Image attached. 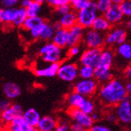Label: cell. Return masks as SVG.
Instances as JSON below:
<instances>
[{
	"mask_svg": "<svg viewBox=\"0 0 131 131\" xmlns=\"http://www.w3.org/2000/svg\"><path fill=\"white\" fill-rule=\"evenodd\" d=\"M97 94L101 102L108 107H116L129 96L126 84L116 78L101 84L97 90Z\"/></svg>",
	"mask_w": 131,
	"mask_h": 131,
	"instance_id": "6da1fadb",
	"label": "cell"
},
{
	"mask_svg": "<svg viewBox=\"0 0 131 131\" xmlns=\"http://www.w3.org/2000/svg\"><path fill=\"white\" fill-rule=\"evenodd\" d=\"M115 60V53L110 48H103L95 70L94 78L99 82L103 84L109 82L113 78L112 67Z\"/></svg>",
	"mask_w": 131,
	"mask_h": 131,
	"instance_id": "7a4b0ae2",
	"label": "cell"
},
{
	"mask_svg": "<svg viewBox=\"0 0 131 131\" xmlns=\"http://www.w3.org/2000/svg\"><path fill=\"white\" fill-rule=\"evenodd\" d=\"M63 49L50 41L46 42L39 48L38 54L46 63H61L64 58Z\"/></svg>",
	"mask_w": 131,
	"mask_h": 131,
	"instance_id": "3957f363",
	"label": "cell"
},
{
	"mask_svg": "<svg viewBox=\"0 0 131 131\" xmlns=\"http://www.w3.org/2000/svg\"><path fill=\"white\" fill-rule=\"evenodd\" d=\"M78 24L82 26L84 29H90L98 16V10L94 0H90L89 4L85 8L77 11Z\"/></svg>",
	"mask_w": 131,
	"mask_h": 131,
	"instance_id": "277c9868",
	"label": "cell"
},
{
	"mask_svg": "<svg viewBox=\"0 0 131 131\" xmlns=\"http://www.w3.org/2000/svg\"><path fill=\"white\" fill-rule=\"evenodd\" d=\"M127 36V30L126 28L120 26H113L105 35L106 46L109 48L117 47L120 44L126 42Z\"/></svg>",
	"mask_w": 131,
	"mask_h": 131,
	"instance_id": "5b68a950",
	"label": "cell"
},
{
	"mask_svg": "<svg viewBox=\"0 0 131 131\" xmlns=\"http://www.w3.org/2000/svg\"><path fill=\"white\" fill-rule=\"evenodd\" d=\"M82 42L86 48L103 49L104 46H106L105 34L97 31L93 28L86 29L84 33Z\"/></svg>",
	"mask_w": 131,
	"mask_h": 131,
	"instance_id": "8992f818",
	"label": "cell"
},
{
	"mask_svg": "<svg viewBox=\"0 0 131 131\" xmlns=\"http://www.w3.org/2000/svg\"><path fill=\"white\" fill-rule=\"evenodd\" d=\"M98 86H99V82L95 78H90V79L80 78L74 83L73 90L84 97H89L93 96L97 92L99 89Z\"/></svg>",
	"mask_w": 131,
	"mask_h": 131,
	"instance_id": "52a82bcc",
	"label": "cell"
},
{
	"mask_svg": "<svg viewBox=\"0 0 131 131\" xmlns=\"http://www.w3.org/2000/svg\"><path fill=\"white\" fill-rule=\"evenodd\" d=\"M57 76L64 82H73L79 77V67L74 62H61Z\"/></svg>",
	"mask_w": 131,
	"mask_h": 131,
	"instance_id": "ba28073f",
	"label": "cell"
},
{
	"mask_svg": "<svg viewBox=\"0 0 131 131\" xmlns=\"http://www.w3.org/2000/svg\"><path fill=\"white\" fill-rule=\"evenodd\" d=\"M115 112L118 122L125 125L131 123V97L129 95L116 106Z\"/></svg>",
	"mask_w": 131,
	"mask_h": 131,
	"instance_id": "9c48e42d",
	"label": "cell"
},
{
	"mask_svg": "<svg viewBox=\"0 0 131 131\" xmlns=\"http://www.w3.org/2000/svg\"><path fill=\"white\" fill-rule=\"evenodd\" d=\"M68 115L70 118L73 121V122L80 124V125L86 128L87 129H89L94 124V122L91 117V115L86 114L80 109L69 108Z\"/></svg>",
	"mask_w": 131,
	"mask_h": 131,
	"instance_id": "30bf717a",
	"label": "cell"
},
{
	"mask_svg": "<svg viewBox=\"0 0 131 131\" xmlns=\"http://www.w3.org/2000/svg\"><path fill=\"white\" fill-rule=\"evenodd\" d=\"M24 110L18 103H12L11 106L3 112H1V121L4 127L19 117H22L24 113Z\"/></svg>",
	"mask_w": 131,
	"mask_h": 131,
	"instance_id": "8fae6325",
	"label": "cell"
},
{
	"mask_svg": "<svg viewBox=\"0 0 131 131\" xmlns=\"http://www.w3.org/2000/svg\"><path fill=\"white\" fill-rule=\"evenodd\" d=\"M102 49L97 48H86L79 58V62L83 66H90L95 67L99 61L100 56L102 54Z\"/></svg>",
	"mask_w": 131,
	"mask_h": 131,
	"instance_id": "7c38bea8",
	"label": "cell"
},
{
	"mask_svg": "<svg viewBox=\"0 0 131 131\" xmlns=\"http://www.w3.org/2000/svg\"><path fill=\"white\" fill-rule=\"evenodd\" d=\"M112 26L120 24L124 18V14L120 5L113 4L103 15Z\"/></svg>",
	"mask_w": 131,
	"mask_h": 131,
	"instance_id": "4fadbf2b",
	"label": "cell"
},
{
	"mask_svg": "<svg viewBox=\"0 0 131 131\" xmlns=\"http://www.w3.org/2000/svg\"><path fill=\"white\" fill-rule=\"evenodd\" d=\"M60 63H47L42 67H37L34 70V74L38 78H53L57 76Z\"/></svg>",
	"mask_w": 131,
	"mask_h": 131,
	"instance_id": "5bb4252c",
	"label": "cell"
},
{
	"mask_svg": "<svg viewBox=\"0 0 131 131\" xmlns=\"http://www.w3.org/2000/svg\"><path fill=\"white\" fill-rule=\"evenodd\" d=\"M86 29H84L82 26L76 24L73 27L69 30V43L68 47L72 46L79 45L82 42L83 35Z\"/></svg>",
	"mask_w": 131,
	"mask_h": 131,
	"instance_id": "9a60e30c",
	"label": "cell"
},
{
	"mask_svg": "<svg viewBox=\"0 0 131 131\" xmlns=\"http://www.w3.org/2000/svg\"><path fill=\"white\" fill-rule=\"evenodd\" d=\"M3 93L9 100H14L21 94V89L14 82H6L3 86Z\"/></svg>",
	"mask_w": 131,
	"mask_h": 131,
	"instance_id": "2e32d148",
	"label": "cell"
},
{
	"mask_svg": "<svg viewBox=\"0 0 131 131\" xmlns=\"http://www.w3.org/2000/svg\"><path fill=\"white\" fill-rule=\"evenodd\" d=\"M3 128L6 129L8 131H33L34 129V128L24 119L23 116L18 117Z\"/></svg>",
	"mask_w": 131,
	"mask_h": 131,
	"instance_id": "e0dca14e",
	"label": "cell"
},
{
	"mask_svg": "<svg viewBox=\"0 0 131 131\" xmlns=\"http://www.w3.org/2000/svg\"><path fill=\"white\" fill-rule=\"evenodd\" d=\"M58 47L61 48L68 47L69 43V30L61 28L55 31V34L51 40Z\"/></svg>",
	"mask_w": 131,
	"mask_h": 131,
	"instance_id": "ac0fdd59",
	"label": "cell"
},
{
	"mask_svg": "<svg viewBox=\"0 0 131 131\" xmlns=\"http://www.w3.org/2000/svg\"><path fill=\"white\" fill-rule=\"evenodd\" d=\"M58 22L61 24L62 27L67 30H70L71 27L78 24L77 22V13L74 10H72L70 12L67 13L58 18Z\"/></svg>",
	"mask_w": 131,
	"mask_h": 131,
	"instance_id": "d6986e66",
	"label": "cell"
},
{
	"mask_svg": "<svg viewBox=\"0 0 131 131\" xmlns=\"http://www.w3.org/2000/svg\"><path fill=\"white\" fill-rule=\"evenodd\" d=\"M58 125V120L53 116H43L41 117L37 128L43 131H55Z\"/></svg>",
	"mask_w": 131,
	"mask_h": 131,
	"instance_id": "ffe728a7",
	"label": "cell"
},
{
	"mask_svg": "<svg viewBox=\"0 0 131 131\" xmlns=\"http://www.w3.org/2000/svg\"><path fill=\"white\" fill-rule=\"evenodd\" d=\"M112 27L113 26L110 24V23L106 18V17L103 15H98L96 18L91 28H93L94 30L106 35V33L112 28Z\"/></svg>",
	"mask_w": 131,
	"mask_h": 131,
	"instance_id": "44dd1931",
	"label": "cell"
},
{
	"mask_svg": "<svg viewBox=\"0 0 131 131\" xmlns=\"http://www.w3.org/2000/svg\"><path fill=\"white\" fill-rule=\"evenodd\" d=\"M115 54L125 62H131V43L125 42L115 47Z\"/></svg>",
	"mask_w": 131,
	"mask_h": 131,
	"instance_id": "7402d4cb",
	"label": "cell"
},
{
	"mask_svg": "<svg viewBox=\"0 0 131 131\" xmlns=\"http://www.w3.org/2000/svg\"><path fill=\"white\" fill-rule=\"evenodd\" d=\"M23 117L33 128H36L38 126L39 121H40L42 117L40 116V114L38 113V111L35 108H29L26 110L24 111Z\"/></svg>",
	"mask_w": 131,
	"mask_h": 131,
	"instance_id": "603a6c76",
	"label": "cell"
},
{
	"mask_svg": "<svg viewBox=\"0 0 131 131\" xmlns=\"http://www.w3.org/2000/svg\"><path fill=\"white\" fill-rule=\"evenodd\" d=\"M86 97L82 96V94H78L75 91H72L67 95V102L69 105L70 108H77L80 109V107L82 106L84 102L86 101Z\"/></svg>",
	"mask_w": 131,
	"mask_h": 131,
	"instance_id": "cb8c5ba5",
	"label": "cell"
},
{
	"mask_svg": "<svg viewBox=\"0 0 131 131\" xmlns=\"http://www.w3.org/2000/svg\"><path fill=\"white\" fill-rule=\"evenodd\" d=\"M17 7L2 8L0 10V21L3 24H13L15 18Z\"/></svg>",
	"mask_w": 131,
	"mask_h": 131,
	"instance_id": "d4e9b609",
	"label": "cell"
},
{
	"mask_svg": "<svg viewBox=\"0 0 131 131\" xmlns=\"http://www.w3.org/2000/svg\"><path fill=\"white\" fill-rule=\"evenodd\" d=\"M45 20L40 16H35V17H27L24 22L22 28L26 31H30L34 28L38 27L39 25L43 23Z\"/></svg>",
	"mask_w": 131,
	"mask_h": 131,
	"instance_id": "484cf974",
	"label": "cell"
},
{
	"mask_svg": "<svg viewBox=\"0 0 131 131\" xmlns=\"http://www.w3.org/2000/svg\"><path fill=\"white\" fill-rule=\"evenodd\" d=\"M55 31L56 30L54 28L53 24L46 22L44 24L40 39L41 40L46 41V42H50L55 34Z\"/></svg>",
	"mask_w": 131,
	"mask_h": 131,
	"instance_id": "4316f807",
	"label": "cell"
},
{
	"mask_svg": "<svg viewBox=\"0 0 131 131\" xmlns=\"http://www.w3.org/2000/svg\"><path fill=\"white\" fill-rule=\"evenodd\" d=\"M27 10H26V8L23 7H18L17 8V12H16V15H15V18L14 20V23H13V26L17 27H22L24 23V22L26 21V19L27 18Z\"/></svg>",
	"mask_w": 131,
	"mask_h": 131,
	"instance_id": "83f0119b",
	"label": "cell"
},
{
	"mask_svg": "<svg viewBox=\"0 0 131 131\" xmlns=\"http://www.w3.org/2000/svg\"><path fill=\"white\" fill-rule=\"evenodd\" d=\"M95 76V70L94 67H90V66H83L81 65L79 67V78L83 79H90L94 78Z\"/></svg>",
	"mask_w": 131,
	"mask_h": 131,
	"instance_id": "f1b7e54d",
	"label": "cell"
},
{
	"mask_svg": "<svg viewBox=\"0 0 131 131\" xmlns=\"http://www.w3.org/2000/svg\"><path fill=\"white\" fill-rule=\"evenodd\" d=\"M41 10H42V3L35 1V0H32L30 4L26 8L28 17L38 16L39 13L41 12Z\"/></svg>",
	"mask_w": 131,
	"mask_h": 131,
	"instance_id": "f546056e",
	"label": "cell"
},
{
	"mask_svg": "<svg viewBox=\"0 0 131 131\" xmlns=\"http://www.w3.org/2000/svg\"><path fill=\"white\" fill-rule=\"evenodd\" d=\"M98 13L101 15H104L111 6L113 5V3L111 0H94Z\"/></svg>",
	"mask_w": 131,
	"mask_h": 131,
	"instance_id": "4dcf8cb0",
	"label": "cell"
},
{
	"mask_svg": "<svg viewBox=\"0 0 131 131\" xmlns=\"http://www.w3.org/2000/svg\"><path fill=\"white\" fill-rule=\"evenodd\" d=\"M80 110H82L86 114L91 115L95 111V104L92 100H90V98L86 97V101L80 107Z\"/></svg>",
	"mask_w": 131,
	"mask_h": 131,
	"instance_id": "1f68e13d",
	"label": "cell"
},
{
	"mask_svg": "<svg viewBox=\"0 0 131 131\" xmlns=\"http://www.w3.org/2000/svg\"><path fill=\"white\" fill-rule=\"evenodd\" d=\"M90 2V0H73L70 3V5L72 9L77 12L86 7Z\"/></svg>",
	"mask_w": 131,
	"mask_h": 131,
	"instance_id": "d6a6232c",
	"label": "cell"
},
{
	"mask_svg": "<svg viewBox=\"0 0 131 131\" xmlns=\"http://www.w3.org/2000/svg\"><path fill=\"white\" fill-rule=\"evenodd\" d=\"M71 123L67 119L58 120V125L56 126L55 131H70Z\"/></svg>",
	"mask_w": 131,
	"mask_h": 131,
	"instance_id": "836d02e7",
	"label": "cell"
},
{
	"mask_svg": "<svg viewBox=\"0 0 131 131\" xmlns=\"http://www.w3.org/2000/svg\"><path fill=\"white\" fill-rule=\"evenodd\" d=\"M120 6L124 16L127 18H131V0H125Z\"/></svg>",
	"mask_w": 131,
	"mask_h": 131,
	"instance_id": "e575fe53",
	"label": "cell"
},
{
	"mask_svg": "<svg viewBox=\"0 0 131 131\" xmlns=\"http://www.w3.org/2000/svg\"><path fill=\"white\" fill-rule=\"evenodd\" d=\"M72 10V7H71V5L70 3V4H67V5H63V6H58V7L55 8L54 10H55V14L58 16V17H61L66 14H67V13L70 12Z\"/></svg>",
	"mask_w": 131,
	"mask_h": 131,
	"instance_id": "d590c367",
	"label": "cell"
},
{
	"mask_svg": "<svg viewBox=\"0 0 131 131\" xmlns=\"http://www.w3.org/2000/svg\"><path fill=\"white\" fill-rule=\"evenodd\" d=\"M47 3L54 9L63 5L70 4V0H47Z\"/></svg>",
	"mask_w": 131,
	"mask_h": 131,
	"instance_id": "8d00e7d4",
	"label": "cell"
},
{
	"mask_svg": "<svg viewBox=\"0 0 131 131\" xmlns=\"http://www.w3.org/2000/svg\"><path fill=\"white\" fill-rule=\"evenodd\" d=\"M88 131H113V130L107 126L96 123V124H94V125L88 129Z\"/></svg>",
	"mask_w": 131,
	"mask_h": 131,
	"instance_id": "74e56055",
	"label": "cell"
},
{
	"mask_svg": "<svg viewBox=\"0 0 131 131\" xmlns=\"http://www.w3.org/2000/svg\"><path fill=\"white\" fill-rule=\"evenodd\" d=\"M80 46L79 45H75V46H72L70 47L68 50H67V55L69 57H76L80 54Z\"/></svg>",
	"mask_w": 131,
	"mask_h": 131,
	"instance_id": "f35d334b",
	"label": "cell"
},
{
	"mask_svg": "<svg viewBox=\"0 0 131 131\" xmlns=\"http://www.w3.org/2000/svg\"><path fill=\"white\" fill-rule=\"evenodd\" d=\"M18 3V0H2L1 1L3 8H14Z\"/></svg>",
	"mask_w": 131,
	"mask_h": 131,
	"instance_id": "ab89813d",
	"label": "cell"
},
{
	"mask_svg": "<svg viewBox=\"0 0 131 131\" xmlns=\"http://www.w3.org/2000/svg\"><path fill=\"white\" fill-rule=\"evenodd\" d=\"M106 119L110 124H114V123H116L117 121H118V119H117V116L116 112H113V111H111V112H109L106 114Z\"/></svg>",
	"mask_w": 131,
	"mask_h": 131,
	"instance_id": "60d3db41",
	"label": "cell"
},
{
	"mask_svg": "<svg viewBox=\"0 0 131 131\" xmlns=\"http://www.w3.org/2000/svg\"><path fill=\"white\" fill-rule=\"evenodd\" d=\"M11 102H10V100H9L8 98H3L1 101H0V110H1V112L3 111L7 110L10 106H11Z\"/></svg>",
	"mask_w": 131,
	"mask_h": 131,
	"instance_id": "b9f144b4",
	"label": "cell"
},
{
	"mask_svg": "<svg viewBox=\"0 0 131 131\" xmlns=\"http://www.w3.org/2000/svg\"><path fill=\"white\" fill-rule=\"evenodd\" d=\"M70 131H88L86 128H85L80 124L76 122H72L70 125Z\"/></svg>",
	"mask_w": 131,
	"mask_h": 131,
	"instance_id": "7bdbcfd3",
	"label": "cell"
},
{
	"mask_svg": "<svg viewBox=\"0 0 131 131\" xmlns=\"http://www.w3.org/2000/svg\"><path fill=\"white\" fill-rule=\"evenodd\" d=\"M124 75L126 78V79H128V81H131V62L124 70Z\"/></svg>",
	"mask_w": 131,
	"mask_h": 131,
	"instance_id": "ee69618b",
	"label": "cell"
},
{
	"mask_svg": "<svg viewBox=\"0 0 131 131\" xmlns=\"http://www.w3.org/2000/svg\"><path fill=\"white\" fill-rule=\"evenodd\" d=\"M91 117H92V119L94 122H97L98 120H99L101 118V115L100 114L98 113V112H96V111H94V112L91 114Z\"/></svg>",
	"mask_w": 131,
	"mask_h": 131,
	"instance_id": "f6af8a7d",
	"label": "cell"
},
{
	"mask_svg": "<svg viewBox=\"0 0 131 131\" xmlns=\"http://www.w3.org/2000/svg\"><path fill=\"white\" fill-rule=\"evenodd\" d=\"M32 0H22L21 2V6L23 8H27V6L30 4Z\"/></svg>",
	"mask_w": 131,
	"mask_h": 131,
	"instance_id": "bcb514c9",
	"label": "cell"
},
{
	"mask_svg": "<svg viewBox=\"0 0 131 131\" xmlns=\"http://www.w3.org/2000/svg\"><path fill=\"white\" fill-rule=\"evenodd\" d=\"M126 26L127 30L131 33V18H128V20L126 21Z\"/></svg>",
	"mask_w": 131,
	"mask_h": 131,
	"instance_id": "7dc6e473",
	"label": "cell"
},
{
	"mask_svg": "<svg viewBox=\"0 0 131 131\" xmlns=\"http://www.w3.org/2000/svg\"><path fill=\"white\" fill-rule=\"evenodd\" d=\"M53 26H54V28L55 30H59V29L62 28V26H61V24L59 23V22H58V21H57V22H55L54 23H53Z\"/></svg>",
	"mask_w": 131,
	"mask_h": 131,
	"instance_id": "c3c4849f",
	"label": "cell"
},
{
	"mask_svg": "<svg viewBox=\"0 0 131 131\" xmlns=\"http://www.w3.org/2000/svg\"><path fill=\"white\" fill-rule=\"evenodd\" d=\"M126 87L127 90V92L129 94H131V81H128V82L126 84Z\"/></svg>",
	"mask_w": 131,
	"mask_h": 131,
	"instance_id": "681fc988",
	"label": "cell"
},
{
	"mask_svg": "<svg viewBox=\"0 0 131 131\" xmlns=\"http://www.w3.org/2000/svg\"><path fill=\"white\" fill-rule=\"evenodd\" d=\"M113 3V4H117V5H121L125 0H111Z\"/></svg>",
	"mask_w": 131,
	"mask_h": 131,
	"instance_id": "f907efd6",
	"label": "cell"
},
{
	"mask_svg": "<svg viewBox=\"0 0 131 131\" xmlns=\"http://www.w3.org/2000/svg\"><path fill=\"white\" fill-rule=\"evenodd\" d=\"M35 1L38 2V3H47V0H35Z\"/></svg>",
	"mask_w": 131,
	"mask_h": 131,
	"instance_id": "816d5d0a",
	"label": "cell"
},
{
	"mask_svg": "<svg viewBox=\"0 0 131 131\" xmlns=\"http://www.w3.org/2000/svg\"><path fill=\"white\" fill-rule=\"evenodd\" d=\"M33 131H43V130H42V129H38V128H34V129H33Z\"/></svg>",
	"mask_w": 131,
	"mask_h": 131,
	"instance_id": "f5cc1de1",
	"label": "cell"
},
{
	"mask_svg": "<svg viewBox=\"0 0 131 131\" xmlns=\"http://www.w3.org/2000/svg\"><path fill=\"white\" fill-rule=\"evenodd\" d=\"M2 131H8V130H7V129H5V128H3V129Z\"/></svg>",
	"mask_w": 131,
	"mask_h": 131,
	"instance_id": "db71d44e",
	"label": "cell"
},
{
	"mask_svg": "<svg viewBox=\"0 0 131 131\" xmlns=\"http://www.w3.org/2000/svg\"><path fill=\"white\" fill-rule=\"evenodd\" d=\"M72 1H73V0H70V3H71Z\"/></svg>",
	"mask_w": 131,
	"mask_h": 131,
	"instance_id": "11a10c76",
	"label": "cell"
}]
</instances>
